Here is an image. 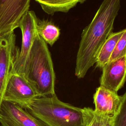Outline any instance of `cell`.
<instances>
[{"label":"cell","mask_w":126,"mask_h":126,"mask_svg":"<svg viewBox=\"0 0 126 126\" xmlns=\"http://www.w3.org/2000/svg\"><path fill=\"white\" fill-rule=\"evenodd\" d=\"M121 0H103L89 25L83 30L77 52L75 75L85 77L95 63L97 55L112 33Z\"/></svg>","instance_id":"obj_1"},{"label":"cell","mask_w":126,"mask_h":126,"mask_svg":"<svg viewBox=\"0 0 126 126\" xmlns=\"http://www.w3.org/2000/svg\"><path fill=\"white\" fill-rule=\"evenodd\" d=\"M38 96L55 94V74L47 43L37 33L25 64L22 75Z\"/></svg>","instance_id":"obj_2"},{"label":"cell","mask_w":126,"mask_h":126,"mask_svg":"<svg viewBox=\"0 0 126 126\" xmlns=\"http://www.w3.org/2000/svg\"><path fill=\"white\" fill-rule=\"evenodd\" d=\"M24 109L46 126H86L82 108L60 100L56 94L37 96Z\"/></svg>","instance_id":"obj_3"},{"label":"cell","mask_w":126,"mask_h":126,"mask_svg":"<svg viewBox=\"0 0 126 126\" xmlns=\"http://www.w3.org/2000/svg\"><path fill=\"white\" fill-rule=\"evenodd\" d=\"M37 18L33 11H27L20 20L18 28L22 31V40L20 51H16L11 70V73L23 75L27 59L34 39L37 33Z\"/></svg>","instance_id":"obj_4"},{"label":"cell","mask_w":126,"mask_h":126,"mask_svg":"<svg viewBox=\"0 0 126 126\" xmlns=\"http://www.w3.org/2000/svg\"><path fill=\"white\" fill-rule=\"evenodd\" d=\"M31 0H0V38L18 28L19 23L29 10Z\"/></svg>","instance_id":"obj_5"},{"label":"cell","mask_w":126,"mask_h":126,"mask_svg":"<svg viewBox=\"0 0 126 126\" xmlns=\"http://www.w3.org/2000/svg\"><path fill=\"white\" fill-rule=\"evenodd\" d=\"M38 96L22 76L10 72L4 91L3 101L17 104L23 108Z\"/></svg>","instance_id":"obj_6"},{"label":"cell","mask_w":126,"mask_h":126,"mask_svg":"<svg viewBox=\"0 0 126 126\" xmlns=\"http://www.w3.org/2000/svg\"><path fill=\"white\" fill-rule=\"evenodd\" d=\"M1 126H46L20 105L2 101L0 106Z\"/></svg>","instance_id":"obj_7"},{"label":"cell","mask_w":126,"mask_h":126,"mask_svg":"<svg viewBox=\"0 0 126 126\" xmlns=\"http://www.w3.org/2000/svg\"><path fill=\"white\" fill-rule=\"evenodd\" d=\"M16 53L14 32L0 38V106Z\"/></svg>","instance_id":"obj_8"},{"label":"cell","mask_w":126,"mask_h":126,"mask_svg":"<svg viewBox=\"0 0 126 126\" xmlns=\"http://www.w3.org/2000/svg\"><path fill=\"white\" fill-rule=\"evenodd\" d=\"M102 70L100 86L117 93L126 79V57L108 62Z\"/></svg>","instance_id":"obj_9"},{"label":"cell","mask_w":126,"mask_h":126,"mask_svg":"<svg viewBox=\"0 0 126 126\" xmlns=\"http://www.w3.org/2000/svg\"><path fill=\"white\" fill-rule=\"evenodd\" d=\"M122 101L118 93L100 86L94 94V111L98 114L114 117L117 113Z\"/></svg>","instance_id":"obj_10"},{"label":"cell","mask_w":126,"mask_h":126,"mask_svg":"<svg viewBox=\"0 0 126 126\" xmlns=\"http://www.w3.org/2000/svg\"><path fill=\"white\" fill-rule=\"evenodd\" d=\"M125 29L117 32H112L101 47L96 58V67L102 68L109 62L115 47L123 35Z\"/></svg>","instance_id":"obj_11"},{"label":"cell","mask_w":126,"mask_h":126,"mask_svg":"<svg viewBox=\"0 0 126 126\" xmlns=\"http://www.w3.org/2000/svg\"><path fill=\"white\" fill-rule=\"evenodd\" d=\"M83 0H35L43 10L46 13L52 15L56 12H66L78 2Z\"/></svg>","instance_id":"obj_12"},{"label":"cell","mask_w":126,"mask_h":126,"mask_svg":"<svg viewBox=\"0 0 126 126\" xmlns=\"http://www.w3.org/2000/svg\"><path fill=\"white\" fill-rule=\"evenodd\" d=\"M38 34L46 43L52 46L59 38L60 31L58 27L51 22L38 19L36 22Z\"/></svg>","instance_id":"obj_13"},{"label":"cell","mask_w":126,"mask_h":126,"mask_svg":"<svg viewBox=\"0 0 126 126\" xmlns=\"http://www.w3.org/2000/svg\"><path fill=\"white\" fill-rule=\"evenodd\" d=\"M82 110L86 126H112L113 117L99 115L89 107Z\"/></svg>","instance_id":"obj_14"},{"label":"cell","mask_w":126,"mask_h":126,"mask_svg":"<svg viewBox=\"0 0 126 126\" xmlns=\"http://www.w3.org/2000/svg\"><path fill=\"white\" fill-rule=\"evenodd\" d=\"M122 96L121 103L113 118L112 126H126V92Z\"/></svg>","instance_id":"obj_15"},{"label":"cell","mask_w":126,"mask_h":126,"mask_svg":"<svg viewBox=\"0 0 126 126\" xmlns=\"http://www.w3.org/2000/svg\"><path fill=\"white\" fill-rule=\"evenodd\" d=\"M126 56V29L118 41L112 52L109 62L121 58Z\"/></svg>","instance_id":"obj_16"},{"label":"cell","mask_w":126,"mask_h":126,"mask_svg":"<svg viewBox=\"0 0 126 126\" xmlns=\"http://www.w3.org/2000/svg\"></svg>","instance_id":"obj_17"},{"label":"cell","mask_w":126,"mask_h":126,"mask_svg":"<svg viewBox=\"0 0 126 126\" xmlns=\"http://www.w3.org/2000/svg\"></svg>","instance_id":"obj_18"}]
</instances>
